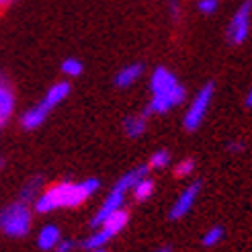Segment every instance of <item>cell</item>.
<instances>
[{"label":"cell","instance_id":"1","mask_svg":"<svg viewBox=\"0 0 252 252\" xmlns=\"http://www.w3.org/2000/svg\"><path fill=\"white\" fill-rule=\"evenodd\" d=\"M100 189V181L91 176L84 181H62L54 187H47L33 201V211L52 213L56 209H72L93 199Z\"/></svg>","mask_w":252,"mask_h":252},{"label":"cell","instance_id":"2","mask_svg":"<svg viewBox=\"0 0 252 252\" xmlns=\"http://www.w3.org/2000/svg\"><path fill=\"white\" fill-rule=\"evenodd\" d=\"M33 228L31 205L15 201L0 211V232L8 238H25Z\"/></svg>","mask_w":252,"mask_h":252},{"label":"cell","instance_id":"3","mask_svg":"<svg viewBox=\"0 0 252 252\" xmlns=\"http://www.w3.org/2000/svg\"><path fill=\"white\" fill-rule=\"evenodd\" d=\"M213 94H216V84L213 82L203 84L195 93V96L191 98V103H189V107L185 111V117H183V127L187 131H195L201 127V123L205 121L207 113H209Z\"/></svg>","mask_w":252,"mask_h":252},{"label":"cell","instance_id":"4","mask_svg":"<svg viewBox=\"0 0 252 252\" xmlns=\"http://www.w3.org/2000/svg\"><path fill=\"white\" fill-rule=\"evenodd\" d=\"M250 25H252V0H244V2L236 8V12L228 23V29H225L228 43L242 45L250 35Z\"/></svg>","mask_w":252,"mask_h":252},{"label":"cell","instance_id":"5","mask_svg":"<svg viewBox=\"0 0 252 252\" xmlns=\"http://www.w3.org/2000/svg\"><path fill=\"white\" fill-rule=\"evenodd\" d=\"M185 98H187V88L179 82L174 88H170V91H166V93L152 94L150 103L144 109V115L146 117H150V115H164V113H168V111L176 109L179 105H183Z\"/></svg>","mask_w":252,"mask_h":252},{"label":"cell","instance_id":"6","mask_svg":"<svg viewBox=\"0 0 252 252\" xmlns=\"http://www.w3.org/2000/svg\"><path fill=\"white\" fill-rule=\"evenodd\" d=\"M201 193V181H193L189 183L183 191L179 193V197L174 199V203L170 205V211H168V218L172 221H179V220H185L189 213L193 211L195 203H197V197Z\"/></svg>","mask_w":252,"mask_h":252},{"label":"cell","instance_id":"7","mask_svg":"<svg viewBox=\"0 0 252 252\" xmlns=\"http://www.w3.org/2000/svg\"><path fill=\"white\" fill-rule=\"evenodd\" d=\"M123 205H125V193H121V191H117V189H111V193L105 197V201L100 203V207L96 209V213L93 216V220H91V228H100L103 225V221L111 216V213H115V211H119V209H123Z\"/></svg>","mask_w":252,"mask_h":252},{"label":"cell","instance_id":"8","mask_svg":"<svg viewBox=\"0 0 252 252\" xmlns=\"http://www.w3.org/2000/svg\"><path fill=\"white\" fill-rule=\"evenodd\" d=\"M17 107V98H15V91L10 88V84L0 76V131L10 121L12 113Z\"/></svg>","mask_w":252,"mask_h":252},{"label":"cell","instance_id":"9","mask_svg":"<svg viewBox=\"0 0 252 252\" xmlns=\"http://www.w3.org/2000/svg\"><path fill=\"white\" fill-rule=\"evenodd\" d=\"M70 91H72V86L68 80H60V82H54L52 86L47 88V93L43 94V98L39 100V103L52 113L58 105H62L64 100L70 96Z\"/></svg>","mask_w":252,"mask_h":252},{"label":"cell","instance_id":"10","mask_svg":"<svg viewBox=\"0 0 252 252\" xmlns=\"http://www.w3.org/2000/svg\"><path fill=\"white\" fill-rule=\"evenodd\" d=\"M176 84H179V78L174 76V72H170L164 66H158V68H154L152 76H150V93L152 94L166 93L170 88H174Z\"/></svg>","mask_w":252,"mask_h":252},{"label":"cell","instance_id":"11","mask_svg":"<svg viewBox=\"0 0 252 252\" xmlns=\"http://www.w3.org/2000/svg\"><path fill=\"white\" fill-rule=\"evenodd\" d=\"M47 117H49V111L41 105V103H37V105H33V107H29L27 111L21 115V127L23 129H27V131H33V129H37V127H41V125L47 121Z\"/></svg>","mask_w":252,"mask_h":252},{"label":"cell","instance_id":"12","mask_svg":"<svg viewBox=\"0 0 252 252\" xmlns=\"http://www.w3.org/2000/svg\"><path fill=\"white\" fill-rule=\"evenodd\" d=\"M144 76V64H140V62H135V64H127L123 66L117 74H115V86L121 88V91H125V88H131L137 80H140Z\"/></svg>","mask_w":252,"mask_h":252},{"label":"cell","instance_id":"13","mask_svg":"<svg viewBox=\"0 0 252 252\" xmlns=\"http://www.w3.org/2000/svg\"><path fill=\"white\" fill-rule=\"evenodd\" d=\"M60 240H62V232L54 223H45L43 228L37 232V248L43 250V252L54 250Z\"/></svg>","mask_w":252,"mask_h":252},{"label":"cell","instance_id":"14","mask_svg":"<svg viewBox=\"0 0 252 252\" xmlns=\"http://www.w3.org/2000/svg\"><path fill=\"white\" fill-rule=\"evenodd\" d=\"M127 221H129V213L125 211V209H119V211H115V213H111V216L103 221L100 230H103L109 238H113V236H117V234H121V232L125 230ZM96 230H98V228H96Z\"/></svg>","mask_w":252,"mask_h":252},{"label":"cell","instance_id":"15","mask_svg":"<svg viewBox=\"0 0 252 252\" xmlns=\"http://www.w3.org/2000/svg\"><path fill=\"white\" fill-rule=\"evenodd\" d=\"M146 129H148V117L144 113H140V115H129L123 121V131L127 137H131V140L142 137L146 133Z\"/></svg>","mask_w":252,"mask_h":252},{"label":"cell","instance_id":"16","mask_svg":"<svg viewBox=\"0 0 252 252\" xmlns=\"http://www.w3.org/2000/svg\"><path fill=\"white\" fill-rule=\"evenodd\" d=\"M144 176H148V166H137V168H133V170H127L125 172L121 179L115 183V187L113 189H117V191H121V193H131V189H133V185L140 181V179H144Z\"/></svg>","mask_w":252,"mask_h":252},{"label":"cell","instance_id":"17","mask_svg":"<svg viewBox=\"0 0 252 252\" xmlns=\"http://www.w3.org/2000/svg\"><path fill=\"white\" fill-rule=\"evenodd\" d=\"M43 191V179L41 176H33L31 181L25 183V187H21V193H19V201L27 205H33V201L39 197V193Z\"/></svg>","mask_w":252,"mask_h":252},{"label":"cell","instance_id":"18","mask_svg":"<svg viewBox=\"0 0 252 252\" xmlns=\"http://www.w3.org/2000/svg\"><path fill=\"white\" fill-rule=\"evenodd\" d=\"M154 191H156L154 181L150 179V176H144V179H140V181H137V183L133 185L131 195H133V199L137 201V203H146L148 199H152Z\"/></svg>","mask_w":252,"mask_h":252},{"label":"cell","instance_id":"19","mask_svg":"<svg viewBox=\"0 0 252 252\" xmlns=\"http://www.w3.org/2000/svg\"><path fill=\"white\" fill-rule=\"evenodd\" d=\"M109 240H111V238L103 232V230H94L91 236H86L84 238V240H82V248L88 252V250H98V248H105L107 244H109Z\"/></svg>","mask_w":252,"mask_h":252},{"label":"cell","instance_id":"20","mask_svg":"<svg viewBox=\"0 0 252 252\" xmlns=\"http://www.w3.org/2000/svg\"><path fill=\"white\" fill-rule=\"evenodd\" d=\"M170 160H172V156H170L168 150H156V152L150 156V160H148V168L164 170V168L170 166Z\"/></svg>","mask_w":252,"mask_h":252},{"label":"cell","instance_id":"21","mask_svg":"<svg viewBox=\"0 0 252 252\" xmlns=\"http://www.w3.org/2000/svg\"><path fill=\"white\" fill-rule=\"evenodd\" d=\"M84 72V64L78 58H66L62 62V74L68 78H78L80 74Z\"/></svg>","mask_w":252,"mask_h":252},{"label":"cell","instance_id":"22","mask_svg":"<svg viewBox=\"0 0 252 252\" xmlns=\"http://www.w3.org/2000/svg\"><path fill=\"white\" fill-rule=\"evenodd\" d=\"M221 240H223V228H221V225H211V228L203 236H201V244H203L205 248L218 246Z\"/></svg>","mask_w":252,"mask_h":252},{"label":"cell","instance_id":"23","mask_svg":"<svg viewBox=\"0 0 252 252\" xmlns=\"http://www.w3.org/2000/svg\"><path fill=\"white\" fill-rule=\"evenodd\" d=\"M197 170V162L195 158H183L174 164V174L179 176V179H189L193 172Z\"/></svg>","mask_w":252,"mask_h":252},{"label":"cell","instance_id":"24","mask_svg":"<svg viewBox=\"0 0 252 252\" xmlns=\"http://www.w3.org/2000/svg\"><path fill=\"white\" fill-rule=\"evenodd\" d=\"M218 8H220V0H199L197 2V10L201 12V15H205V17L216 15Z\"/></svg>","mask_w":252,"mask_h":252},{"label":"cell","instance_id":"25","mask_svg":"<svg viewBox=\"0 0 252 252\" xmlns=\"http://www.w3.org/2000/svg\"><path fill=\"white\" fill-rule=\"evenodd\" d=\"M74 246H76V244H74L72 240H68V238H62V240L58 242V246L54 248V252H72Z\"/></svg>","mask_w":252,"mask_h":252},{"label":"cell","instance_id":"26","mask_svg":"<svg viewBox=\"0 0 252 252\" xmlns=\"http://www.w3.org/2000/svg\"><path fill=\"white\" fill-rule=\"evenodd\" d=\"M168 10H170V17L174 21H179V17H181V0H168Z\"/></svg>","mask_w":252,"mask_h":252},{"label":"cell","instance_id":"27","mask_svg":"<svg viewBox=\"0 0 252 252\" xmlns=\"http://www.w3.org/2000/svg\"><path fill=\"white\" fill-rule=\"evenodd\" d=\"M228 152H230V154H242V152H244V142L232 140V142L228 144Z\"/></svg>","mask_w":252,"mask_h":252},{"label":"cell","instance_id":"28","mask_svg":"<svg viewBox=\"0 0 252 252\" xmlns=\"http://www.w3.org/2000/svg\"><path fill=\"white\" fill-rule=\"evenodd\" d=\"M12 4H15V0H0V12H4L8 10Z\"/></svg>","mask_w":252,"mask_h":252},{"label":"cell","instance_id":"29","mask_svg":"<svg viewBox=\"0 0 252 252\" xmlns=\"http://www.w3.org/2000/svg\"><path fill=\"white\" fill-rule=\"evenodd\" d=\"M244 105H246L248 109H252V86L248 88V93H246V98H244Z\"/></svg>","mask_w":252,"mask_h":252},{"label":"cell","instance_id":"30","mask_svg":"<svg viewBox=\"0 0 252 252\" xmlns=\"http://www.w3.org/2000/svg\"><path fill=\"white\" fill-rule=\"evenodd\" d=\"M156 252H170V246H162V248H158Z\"/></svg>","mask_w":252,"mask_h":252},{"label":"cell","instance_id":"31","mask_svg":"<svg viewBox=\"0 0 252 252\" xmlns=\"http://www.w3.org/2000/svg\"><path fill=\"white\" fill-rule=\"evenodd\" d=\"M2 166H4V158H2V156H0V168H2Z\"/></svg>","mask_w":252,"mask_h":252},{"label":"cell","instance_id":"32","mask_svg":"<svg viewBox=\"0 0 252 252\" xmlns=\"http://www.w3.org/2000/svg\"><path fill=\"white\" fill-rule=\"evenodd\" d=\"M88 252H105V248H98V250H88Z\"/></svg>","mask_w":252,"mask_h":252}]
</instances>
